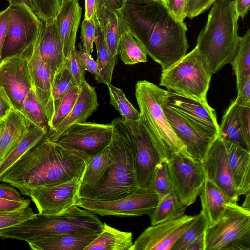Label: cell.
Listing matches in <instances>:
<instances>
[{
	"instance_id": "cell-50",
	"label": "cell",
	"mask_w": 250,
	"mask_h": 250,
	"mask_svg": "<svg viewBox=\"0 0 250 250\" xmlns=\"http://www.w3.org/2000/svg\"><path fill=\"white\" fill-rule=\"evenodd\" d=\"M179 20L184 21L188 0H160Z\"/></svg>"
},
{
	"instance_id": "cell-51",
	"label": "cell",
	"mask_w": 250,
	"mask_h": 250,
	"mask_svg": "<svg viewBox=\"0 0 250 250\" xmlns=\"http://www.w3.org/2000/svg\"><path fill=\"white\" fill-rule=\"evenodd\" d=\"M237 90L235 103L240 106H250V76L242 83Z\"/></svg>"
},
{
	"instance_id": "cell-12",
	"label": "cell",
	"mask_w": 250,
	"mask_h": 250,
	"mask_svg": "<svg viewBox=\"0 0 250 250\" xmlns=\"http://www.w3.org/2000/svg\"><path fill=\"white\" fill-rule=\"evenodd\" d=\"M167 163L175 192L185 206L191 205L199 195L205 181L202 162L176 154Z\"/></svg>"
},
{
	"instance_id": "cell-22",
	"label": "cell",
	"mask_w": 250,
	"mask_h": 250,
	"mask_svg": "<svg viewBox=\"0 0 250 250\" xmlns=\"http://www.w3.org/2000/svg\"><path fill=\"white\" fill-rule=\"evenodd\" d=\"M41 20L40 54L54 75L63 69L67 60L64 55L54 18L48 21Z\"/></svg>"
},
{
	"instance_id": "cell-40",
	"label": "cell",
	"mask_w": 250,
	"mask_h": 250,
	"mask_svg": "<svg viewBox=\"0 0 250 250\" xmlns=\"http://www.w3.org/2000/svg\"><path fill=\"white\" fill-rule=\"evenodd\" d=\"M148 186L156 193L158 200L174 190L167 162L162 161L157 165Z\"/></svg>"
},
{
	"instance_id": "cell-59",
	"label": "cell",
	"mask_w": 250,
	"mask_h": 250,
	"mask_svg": "<svg viewBox=\"0 0 250 250\" xmlns=\"http://www.w3.org/2000/svg\"><path fill=\"white\" fill-rule=\"evenodd\" d=\"M186 250H205V233L194 240Z\"/></svg>"
},
{
	"instance_id": "cell-46",
	"label": "cell",
	"mask_w": 250,
	"mask_h": 250,
	"mask_svg": "<svg viewBox=\"0 0 250 250\" xmlns=\"http://www.w3.org/2000/svg\"><path fill=\"white\" fill-rule=\"evenodd\" d=\"M76 53L84 69L91 73L98 82L106 85L107 83L101 75L97 62L92 58L91 54L87 53L83 50H76Z\"/></svg>"
},
{
	"instance_id": "cell-10",
	"label": "cell",
	"mask_w": 250,
	"mask_h": 250,
	"mask_svg": "<svg viewBox=\"0 0 250 250\" xmlns=\"http://www.w3.org/2000/svg\"><path fill=\"white\" fill-rule=\"evenodd\" d=\"M112 133L111 123L104 124L86 121L75 124L61 133L48 136L60 145L80 151L89 158L109 145Z\"/></svg>"
},
{
	"instance_id": "cell-4",
	"label": "cell",
	"mask_w": 250,
	"mask_h": 250,
	"mask_svg": "<svg viewBox=\"0 0 250 250\" xmlns=\"http://www.w3.org/2000/svg\"><path fill=\"white\" fill-rule=\"evenodd\" d=\"M110 143L113 160L99 181L93 187L80 188V199L113 200L127 196L139 187L134 166L132 142L121 117L111 122Z\"/></svg>"
},
{
	"instance_id": "cell-25",
	"label": "cell",
	"mask_w": 250,
	"mask_h": 250,
	"mask_svg": "<svg viewBox=\"0 0 250 250\" xmlns=\"http://www.w3.org/2000/svg\"><path fill=\"white\" fill-rule=\"evenodd\" d=\"M30 127L23 115L14 108L0 120V162Z\"/></svg>"
},
{
	"instance_id": "cell-24",
	"label": "cell",
	"mask_w": 250,
	"mask_h": 250,
	"mask_svg": "<svg viewBox=\"0 0 250 250\" xmlns=\"http://www.w3.org/2000/svg\"><path fill=\"white\" fill-rule=\"evenodd\" d=\"M223 142L237 195H245L250 192V151L236 144Z\"/></svg>"
},
{
	"instance_id": "cell-49",
	"label": "cell",
	"mask_w": 250,
	"mask_h": 250,
	"mask_svg": "<svg viewBox=\"0 0 250 250\" xmlns=\"http://www.w3.org/2000/svg\"><path fill=\"white\" fill-rule=\"evenodd\" d=\"M239 116L243 137L250 148V106H240Z\"/></svg>"
},
{
	"instance_id": "cell-60",
	"label": "cell",
	"mask_w": 250,
	"mask_h": 250,
	"mask_svg": "<svg viewBox=\"0 0 250 250\" xmlns=\"http://www.w3.org/2000/svg\"><path fill=\"white\" fill-rule=\"evenodd\" d=\"M10 5L21 4L27 6L30 10L35 13V8L32 0H8Z\"/></svg>"
},
{
	"instance_id": "cell-57",
	"label": "cell",
	"mask_w": 250,
	"mask_h": 250,
	"mask_svg": "<svg viewBox=\"0 0 250 250\" xmlns=\"http://www.w3.org/2000/svg\"><path fill=\"white\" fill-rule=\"evenodd\" d=\"M123 0H96V10L101 6H104L112 10L119 9L122 4Z\"/></svg>"
},
{
	"instance_id": "cell-34",
	"label": "cell",
	"mask_w": 250,
	"mask_h": 250,
	"mask_svg": "<svg viewBox=\"0 0 250 250\" xmlns=\"http://www.w3.org/2000/svg\"><path fill=\"white\" fill-rule=\"evenodd\" d=\"M118 55L127 65L147 61V53L140 42L123 25L118 44Z\"/></svg>"
},
{
	"instance_id": "cell-21",
	"label": "cell",
	"mask_w": 250,
	"mask_h": 250,
	"mask_svg": "<svg viewBox=\"0 0 250 250\" xmlns=\"http://www.w3.org/2000/svg\"><path fill=\"white\" fill-rule=\"evenodd\" d=\"M82 8L78 0L62 1L54 18L64 55L66 60L75 47L76 35L80 23Z\"/></svg>"
},
{
	"instance_id": "cell-53",
	"label": "cell",
	"mask_w": 250,
	"mask_h": 250,
	"mask_svg": "<svg viewBox=\"0 0 250 250\" xmlns=\"http://www.w3.org/2000/svg\"><path fill=\"white\" fill-rule=\"evenodd\" d=\"M10 17V8L8 6L0 12V61L3 44L7 35Z\"/></svg>"
},
{
	"instance_id": "cell-58",
	"label": "cell",
	"mask_w": 250,
	"mask_h": 250,
	"mask_svg": "<svg viewBox=\"0 0 250 250\" xmlns=\"http://www.w3.org/2000/svg\"><path fill=\"white\" fill-rule=\"evenodd\" d=\"M85 3L84 19H95L96 11V0H85Z\"/></svg>"
},
{
	"instance_id": "cell-5",
	"label": "cell",
	"mask_w": 250,
	"mask_h": 250,
	"mask_svg": "<svg viewBox=\"0 0 250 250\" xmlns=\"http://www.w3.org/2000/svg\"><path fill=\"white\" fill-rule=\"evenodd\" d=\"M167 92L146 80L139 81L135 85V96L140 110L139 121L161 160L166 162L176 154L189 157L165 115L164 104Z\"/></svg>"
},
{
	"instance_id": "cell-28",
	"label": "cell",
	"mask_w": 250,
	"mask_h": 250,
	"mask_svg": "<svg viewBox=\"0 0 250 250\" xmlns=\"http://www.w3.org/2000/svg\"><path fill=\"white\" fill-rule=\"evenodd\" d=\"M199 195L202 211L208 220V226H212L221 218L225 209V204L230 200L206 177Z\"/></svg>"
},
{
	"instance_id": "cell-36",
	"label": "cell",
	"mask_w": 250,
	"mask_h": 250,
	"mask_svg": "<svg viewBox=\"0 0 250 250\" xmlns=\"http://www.w3.org/2000/svg\"><path fill=\"white\" fill-rule=\"evenodd\" d=\"M96 45L97 59L96 60L101 75L105 81L111 83L114 67L117 63V57H112L105 43L104 36L98 28L94 41Z\"/></svg>"
},
{
	"instance_id": "cell-11",
	"label": "cell",
	"mask_w": 250,
	"mask_h": 250,
	"mask_svg": "<svg viewBox=\"0 0 250 250\" xmlns=\"http://www.w3.org/2000/svg\"><path fill=\"white\" fill-rule=\"evenodd\" d=\"M9 6V25L1 59L31 50L38 37L41 24V19L25 5Z\"/></svg>"
},
{
	"instance_id": "cell-39",
	"label": "cell",
	"mask_w": 250,
	"mask_h": 250,
	"mask_svg": "<svg viewBox=\"0 0 250 250\" xmlns=\"http://www.w3.org/2000/svg\"><path fill=\"white\" fill-rule=\"evenodd\" d=\"M208 226V220L201 210L195 215L192 224L178 239L171 250H186L194 240L205 232Z\"/></svg>"
},
{
	"instance_id": "cell-18",
	"label": "cell",
	"mask_w": 250,
	"mask_h": 250,
	"mask_svg": "<svg viewBox=\"0 0 250 250\" xmlns=\"http://www.w3.org/2000/svg\"><path fill=\"white\" fill-rule=\"evenodd\" d=\"M164 110L174 132L185 146L189 156L195 161L203 162L217 137L201 130L168 107L165 102Z\"/></svg>"
},
{
	"instance_id": "cell-54",
	"label": "cell",
	"mask_w": 250,
	"mask_h": 250,
	"mask_svg": "<svg viewBox=\"0 0 250 250\" xmlns=\"http://www.w3.org/2000/svg\"><path fill=\"white\" fill-rule=\"evenodd\" d=\"M0 198L16 201H21L23 200L17 190L11 186L4 184H0Z\"/></svg>"
},
{
	"instance_id": "cell-35",
	"label": "cell",
	"mask_w": 250,
	"mask_h": 250,
	"mask_svg": "<svg viewBox=\"0 0 250 250\" xmlns=\"http://www.w3.org/2000/svg\"><path fill=\"white\" fill-rule=\"evenodd\" d=\"M231 64L236 76L237 89L250 76V29L249 28L242 37H239L237 50Z\"/></svg>"
},
{
	"instance_id": "cell-37",
	"label": "cell",
	"mask_w": 250,
	"mask_h": 250,
	"mask_svg": "<svg viewBox=\"0 0 250 250\" xmlns=\"http://www.w3.org/2000/svg\"><path fill=\"white\" fill-rule=\"evenodd\" d=\"M21 112L25 117L31 126H39L45 128L49 131L48 119L32 89L25 97Z\"/></svg>"
},
{
	"instance_id": "cell-38",
	"label": "cell",
	"mask_w": 250,
	"mask_h": 250,
	"mask_svg": "<svg viewBox=\"0 0 250 250\" xmlns=\"http://www.w3.org/2000/svg\"><path fill=\"white\" fill-rule=\"evenodd\" d=\"M106 85L110 95V104L120 113L121 118L125 120L139 121V112L128 101L124 92L111 83H108Z\"/></svg>"
},
{
	"instance_id": "cell-16",
	"label": "cell",
	"mask_w": 250,
	"mask_h": 250,
	"mask_svg": "<svg viewBox=\"0 0 250 250\" xmlns=\"http://www.w3.org/2000/svg\"><path fill=\"white\" fill-rule=\"evenodd\" d=\"M195 216L183 215L172 220L151 225L135 240L130 250H170Z\"/></svg>"
},
{
	"instance_id": "cell-8",
	"label": "cell",
	"mask_w": 250,
	"mask_h": 250,
	"mask_svg": "<svg viewBox=\"0 0 250 250\" xmlns=\"http://www.w3.org/2000/svg\"><path fill=\"white\" fill-rule=\"evenodd\" d=\"M219 220L205 232V250H250V210L229 201Z\"/></svg>"
},
{
	"instance_id": "cell-26",
	"label": "cell",
	"mask_w": 250,
	"mask_h": 250,
	"mask_svg": "<svg viewBox=\"0 0 250 250\" xmlns=\"http://www.w3.org/2000/svg\"><path fill=\"white\" fill-rule=\"evenodd\" d=\"M99 234L54 235L41 237L27 243L32 250H84Z\"/></svg>"
},
{
	"instance_id": "cell-56",
	"label": "cell",
	"mask_w": 250,
	"mask_h": 250,
	"mask_svg": "<svg viewBox=\"0 0 250 250\" xmlns=\"http://www.w3.org/2000/svg\"><path fill=\"white\" fill-rule=\"evenodd\" d=\"M233 1L238 16L243 19L250 9V0H234Z\"/></svg>"
},
{
	"instance_id": "cell-3",
	"label": "cell",
	"mask_w": 250,
	"mask_h": 250,
	"mask_svg": "<svg viewBox=\"0 0 250 250\" xmlns=\"http://www.w3.org/2000/svg\"><path fill=\"white\" fill-rule=\"evenodd\" d=\"M239 17L233 0H217L198 36L195 47L212 75L234 60L239 40Z\"/></svg>"
},
{
	"instance_id": "cell-19",
	"label": "cell",
	"mask_w": 250,
	"mask_h": 250,
	"mask_svg": "<svg viewBox=\"0 0 250 250\" xmlns=\"http://www.w3.org/2000/svg\"><path fill=\"white\" fill-rule=\"evenodd\" d=\"M202 162L206 177L230 201L237 202L239 196L234 186L224 142L218 136Z\"/></svg>"
},
{
	"instance_id": "cell-9",
	"label": "cell",
	"mask_w": 250,
	"mask_h": 250,
	"mask_svg": "<svg viewBox=\"0 0 250 250\" xmlns=\"http://www.w3.org/2000/svg\"><path fill=\"white\" fill-rule=\"evenodd\" d=\"M158 202L157 195L148 186L138 188L130 195L120 199L108 201L80 199L76 205L101 216L124 217L149 216Z\"/></svg>"
},
{
	"instance_id": "cell-45",
	"label": "cell",
	"mask_w": 250,
	"mask_h": 250,
	"mask_svg": "<svg viewBox=\"0 0 250 250\" xmlns=\"http://www.w3.org/2000/svg\"><path fill=\"white\" fill-rule=\"evenodd\" d=\"M36 15L42 20L48 21L56 16L62 0H32Z\"/></svg>"
},
{
	"instance_id": "cell-44",
	"label": "cell",
	"mask_w": 250,
	"mask_h": 250,
	"mask_svg": "<svg viewBox=\"0 0 250 250\" xmlns=\"http://www.w3.org/2000/svg\"><path fill=\"white\" fill-rule=\"evenodd\" d=\"M98 28L95 19L83 20L81 25V39L83 51L91 54Z\"/></svg>"
},
{
	"instance_id": "cell-52",
	"label": "cell",
	"mask_w": 250,
	"mask_h": 250,
	"mask_svg": "<svg viewBox=\"0 0 250 250\" xmlns=\"http://www.w3.org/2000/svg\"><path fill=\"white\" fill-rule=\"evenodd\" d=\"M30 200L23 199L21 201L8 200L0 198V212L20 210L29 207Z\"/></svg>"
},
{
	"instance_id": "cell-31",
	"label": "cell",
	"mask_w": 250,
	"mask_h": 250,
	"mask_svg": "<svg viewBox=\"0 0 250 250\" xmlns=\"http://www.w3.org/2000/svg\"><path fill=\"white\" fill-rule=\"evenodd\" d=\"M239 105L232 101L226 110L219 125L218 136L223 141L238 145L250 151L243 137L239 116Z\"/></svg>"
},
{
	"instance_id": "cell-2",
	"label": "cell",
	"mask_w": 250,
	"mask_h": 250,
	"mask_svg": "<svg viewBox=\"0 0 250 250\" xmlns=\"http://www.w3.org/2000/svg\"><path fill=\"white\" fill-rule=\"evenodd\" d=\"M87 159L47 135L19 159L0 181L20 191L59 184L82 176Z\"/></svg>"
},
{
	"instance_id": "cell-42",
	"label": "cell",
	"mask_w": 250,
	"mask_h": 250,
	"mask_svg": "<svg viewBox=\"0 0 250 250\" xmlns=\"http://www.w3.org/2000/svg\"><path fill=\"white\" fill-rule=\"evenodd\" d=\"M80 86L73 87L62 98L55 109L52 118L49 124V132L53 131L58 125L70 113L78 98Z\"/></svg>"
},
{
	"instance_id": "cell-33",
	"label": "cell",
	"mask_w": 250,
	"mask_h": 250,
	"mask_svg": "<svg viewBox=\"0 0 250 250\" xmlns=\"http://www.w3.org/2000/svg\"><path fill=\"white\" fill-rule=\"evenodd\" d=\"M187 206L180 200L175 190L158 200L149 215L151 225L174 219L184 215Z\"/></svg>"
},
{
	"instance_id": "cell-32",
	"label": "cell",
	"mask_w": 250,
	"mask_h": 250,
	"mask_svg": "<svg viewBox=\"0 0 250 250\" xmlns=\"http://www.w3.org/2000/svg\"><path fill=\"white\" fill-rule=\"evenodd\" d=\"M113 160V151L111 144L98 154L88 158L80 188L94 186Z\"/></svg>"
},
{
	"instance_id": "cell-17",
	"label": "cell",
	"mask_w": 250,
	"mask_h": 250,
	"mask_svg": "<svg viewBox=\"0 0 250 250\" xmlns=\"http://www.w3.org/2000/svg\"><path fill=\"white\" fill-rule=\"evenodd\" d=\"M167 91L166 105L203 132L218 137L219 124L216 112L208 104Z\"/></svg>"
},
{
	"instance_id": "cell-13",
	"label": "cell",
	"mask_w": 250,
	"mask_h": 250,
	"mask_svg": "<svg viewBox=\"0 0 250 250\" xmlns=\"http://www.w3.org/2000/svg\"><path fill=\"white\" fill-rule=\"evenodd\" d=\"M30 51L7 56L0 61V88L14 108L20 112L25 97L32 89L28 61Z\"/></svg>"
},
{
	"instance_id": "cell-6",
	"label": "cell",
	"mask_w": 250,
	"mask_h": 250,
	"mask_svg": "<svg viewBox=\"0 0 250 250\" xmlns=\"http://www.w3.org/2000/svg\"><path fill=\"white\" fill-rule=\"evenodd\" d=\"M103 227V223L94 213L74 205L56 214H36L19 225L0 230V237L28 242L54 235L100 233Z\"/></svg>"
},
{
	"instance_id": "cell-43",
	"label": "cell",
	"mask_w": 250,
	"mask_h": 250,
	"mask_svg": "<svg viewBox=\"0 0 250 250\" xmlns=\"http://www.w3.org/2000/svg\"><path fill=\"white\" fill-rule=\"evenodd\" d=\"M35 215L29 207L20 210L0 212V230L19 225Z\"/></svg>"
},
{
	"instance_id": "cell-47",
	"label": "cell",
	"mask_w": 250,
	"mask_h": 250,
	"mask_svg": "<svg viewBox=\"0 0 250 250\" xmlns=\"http://www.w3.org/2000/svg\"><path fill=\"white\" fill-rule=\"evenodd\" d=\"M67 65L76 84L80 86L82 83L85 81L86 71L77 56L76 48L70 53L67 60Z\"/></svg>"
},
{
	"instance_id": "cell-15",
	"label": "cell",
	"mask_w": 250,
	"mask_h": 250,
	"mask_svg": "<svg viewBox=\"0 0 250 250\" xmlns=\"http://www.w3.org/2000/svg\"><path fill=\"white\" fill-rule=\"evenodd\" d=\"M83 175L59 184L23 190L21 192L31 198L38 213L58 214L76 205L80 199L79 191Z\"/></svg>"
},
{
	"instance_id": "cell-48",
	"label": "cell",
	"mask_w": 250,
	"mask_h": 250,
	"mask_svg": "<svg viewBox=\"0 0 250 250\" xmlns=\"http://www.w3.org/2000/svg\"><path fill=\"white\" fill-rule=\"evenodd\" d=\"M217 0H188L185 10L186 17L192 19L208 9Z\"/></svg>"
},
{
	"instance_id": "cell-55",
	"label": "cell",
	"mask_w": 250,
	"mask_h": 250,
	"mask_svg": "<svg viewBox=\"0 0 250 250\" xmlns=\"http://www.w3.org/2000/svg\"><path fill=\"white\" fill-rule=\"evenodd\" d=\"M14 109L13 106L4 91L0 88V120Z\"/></svg>"
},
{
	"instance_id": "cell-20",
	"label": "cell",
	"mask_w": 250,
	"mask_h": 250,
	"mask_svg": "<svg viewBox=\"0 0 250 250\" xmlns=\"http://www.w3.org/2000/svg\"><path fill=\"white\" fill-rule=\"evenodd\" d=\"M40 33L41 28L37 39L28 53V67L32 90L44 111L49 124L55 112L52 96V83L54 75L50 67L40 56Z\"/></svg>"
},
{
	"instance_id": "cell-29",
	"label": "cell",
	"mask_w": 250,
	"mask_h": 250,
	"mask_svg": "<svg viewBox=\"0 0 250 250\" xmlns=\"http://www.w3.org/2000/svg\"><path fill=\"white\" fill-rule=\"evenodd\" d=\"M133 244L131 232L104 223L102 231L84 250H130Z\"/></svg>"
},
{
	"instance_id": "cell-1",
	"label": "cell",
	"mask_w": 250,
	"mask_h": 250,
	"mask_svg": "<svg viewBox=\"0 0 250 250\" xmlns=\"http://www.w3.org/2000/svg\"><path fill=\"white\" fill-rule=\"evenodd\" d=\"M123 26L166 70L187 54V27L160 0H123L117 10Z\"/></svg>"
},
{
	"instance_id": "cell-41",
	"label": "cell",
	"mask_w": 250,
	"mask_h": 250,
	"mask_svg": "<svg viewBox=\"0 0 250 250\" xmlns=\"http://www.w3.org/2000/svg\"><path fill=\"white\" fill-rule=\"evenodd\" d=\"M77 85L67 65L53 76L52 83V96L54 110L58 107L64 96Z\"/></svg>"
},
{
	"instance_id": "cell-23",
	"label": "cell",
	"mask_w": 250,
	"mask_h": 250,
	"mask_svg": "<svg viewBox=\"0 0 250 250\" xmlns=\"http://www.w3.org/2000/svg\"><path fill=\"white\" fill-rule=\"evenodd\" d=\"M98 106L96 89L85 80L80 85L79 94L70 113L48 136L61 133L75 124L86 122Z\"/></svg>"
},
{
	"instance_id": "cell-61",
	"label": "cell",
	"mask_w": 250,
	"mask_h": 250,
	"mask_svg": "<svg viewBox=\"0 0 250 250\" xmlns=\"http://www.w3.org/2000/svg\"><path fill=\"white\" fill-rule=\"evenodd\" d=\"M242 207L250 210V192L245 195V200Z\"/></svg>"
},
{
	"instance_id": "cell-27",
	"label": "cell",
	"mask_w": 250,
	"mask_h": 250,
	"mask_svg": "<svg viewBox=\"0 0 250 250\" xmlns=\"http://www.w3.org/2000/svg\"><path fill=\"white\" fill-rule=\"evenodd\" d=\"M95 20L110 54L117 57L122 22L117 10L101 6L96 10Z\"/></svg>"
},
{
	"instance_id": "cell-62",
	"label": "cell",
	"mask_w": 250,
	"mask_h": 250,
	"mask_svg": "<svg viewBox=\"0 0 250 250\" xmlns=\"http://www.w3.org/2000/svg\"><path fill=\"white\" fill-rule=\"evenodd\" d=\"M66 0H62V1H66Z\"/></svg>"
},
{
	"instance_id": "cell-7",
	"label": "cell",
	"mask_w": 250,
	"mask_h": 250,
	"mask_svg": "<svg viewBox=\"0 0 250 250\" xmlns=\"http://www.w3.org/2000/svg\"><path fill=\"white\" fill-rule=\"evenodd\" d=\"M211 76L195 47L168 69L162 71L159 85L169 92L207 104Z\"/></svg>"
},
{
	"instance_id": "cell-14",
	"label": "cell",
	"mask_w": 250,
	"mask_h": 250,
	"mask_svg": "<svg viewBox=\"0 0 250 250\" xmlns=\"http://www.w3.org/2000/svg\"><path fill=\"white\" fill-rule=\"evenodd\" d=\"M122 119L132 142L137 185L139 188L147 187L162 160L139 121Z\"/></svg>"
},
{
	"instance_id": "cell-30",
	"label": "cell",
	"mask_w": 250,
	"mask_h": 250,
	"mask_svg": "<svg viewBox=\"0 0 250 250\" xmlns=\"http://www.w3.org/2000/svg\"><path fill=\"white\" fill-rule=\"evenodd\" d=\"M48 130L31 126L18 143L0 162V179L29 150L48 135Z\"/></svg>"
}]
</instances>
